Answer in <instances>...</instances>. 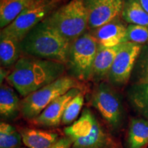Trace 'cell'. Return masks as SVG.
<instances>
[{
  "label": "cell",
  "mask_w": 148,
  "mask_h": 148,
  "mask_svg": "<svg viewBox=\"0 0 148 148\" xmlns=\"http://www.w3.org/2000/svg\"><path fill=\"white\" fill-rule=\"evenodd\" d=\"M33 0H0V27L5 28L12 23Z\"/></svg>",
  "instance_id": "cell-15"
},
{
  "label": "cell",
  "mask_w": 148,
  "mask_h": 148,
  "mask_svg": "<svg viewBox=\"0 0 148 148\" xmlns=\"http://www.w3.org/2000/svg\"><path fill=\"white\" fill-rule=\"evenodd\" d=\"M66 64L54 60L21 57L14 64L6 80L25 97L64 76Z\"/></svg>",
  "instance_id": "cell-1"
},
{
  "label": "cell",
  "mask_w": 148,
  "mask_h": 148,
  "mask_svg": "<svg viewBox=\"0 0 148 148\" xmlns=\"http://www.w3.org/2000/svg\"><path fill=\"white\" fill-rule=\"evenodd\" d=\"M142 46L131 42L122 43L107 77L111 84L123 85L128 82Z\"/></svg>",
  "instance_id": "cell-9"
},
{
  "label": "cell",
  "mask_w": 148,
  "mask_h": 148,
  "mask_svg": "<svg viewBox=\"0 0 148 148\" xmlns=\"http://www.w3.org/2000/svg\"><path fill=\"white\" fill-rule=\"evenodd\" d=\"M71 44L44 19L24 37L20 47L21 52L29 56L66 64Z\"/></svg>",
  "instance_id": "cell-2"
},
{
  "label": "cell",
  "mask_w": 148,
  "mask_h": 148,
  "mask_svg": "<svg viewBox=\"0 0 148 148\" xmlns=\"http://www.w3.org/2000/svg\"><path fill=\"white\" fill-rule=\"evenodd\" d=\"M19 100L12 88L1 84L0 89V113L2 116L12 118L17 114Z\"/></svg>",
  "instance_id": "cell-19"
},
{
  "label": "cell",
  "mask_w": 148,
  "mask_h": 148,
  "mask_svg": "<svg viewBox=\"0 0 148 148\" xmlns=\"http://www.w3.org/2000/svg\"><path fill=\"white\" fill-rule=\"evenodd\" d=\"M73 145L72 140L69 137L61 138L49 148H71Z\"/></svg>",
  "instance_id": "cell-25"
},
{
  "label": "cell",
  "mask_w": 148,
  "mask_h": 148,
  "mask_svg": "<svg viewBox=\"0 0 148 148\" xmlns=\"http://www.w3.org/2000/svg\"><path fill=\"white\" fill-rule=\"evenodd\" d=\"M98 44L97 39L90 33H84L71 42L66 64L70 76L83 81L92 78Z\"/></svg>",
  "instance_id": "cell-5"
},
{
  "label": "cell",
  "mask_w": 148,
  "mask_h": 148,
  "mask_svg": "<svg viewBox=\"0 0 148 148\" xmlns=\"http://www.w3.org/2000/svg\"><path fill=\"white\" fill-rule=\"evenodd\" d=\"M148 144V120L133 119L129 128V148H143Z\"/></svg>",
  "instance_id": "cell-16"
},
{
  "label": "cell",
  "mask_w": 148,
  "mask_h": 148,
  "mask_svg": "<svg viewBox=\"0 0 148 148\" xmlns=\"http://www.w3.org/2000/svg\"><path fill=\"white\" fill-rule=\"evenodd\" d=\"M21 50L20 42L7 37L0 38V60L3 66L15 64L20 58Z\"/></svg>",
  "instance_id": "cell-20"
},
{
  "label": "cell",
  "mask_w": 148,
  "mask_h": 148,
  "mask_svg": "<svg viewBox=\"0 0 148 148\" xmlns=\"http://www.w3.org/2000/svg\"><path fill=\"white\" fill-rule=\"evenodd\" d=\"M63 1V0H51V1H52V3H53V4H56L57 3H59L60 2V1Z\"/></svg>",
  "instance_id": "cell-29"
},
{
  "label": "cell",
  "mask_w": 148,
  "mask_h": 148,
  "mask_svg": "<svg viewBox=\"0 0 148 148\" xmlns=\"http://www.w3.org/2000/svg\"><path fill=\"white\" fill-rule=\"evenodd\" d=\"M100 1V0H84L85 5L86 6V8L88 6H90V5H92L93 3L97 2V1Z\"/></svg>",
  "instance_id": "cell-27"
},
{
  "label": "cell",
  "mask_w": 148,
  "mask_h": 148,
  "mask_svg": "<svg viewBox=\"0 0 148 148\" xmlns=\"http://www.w3.org/2000/svg\"><path fill=\"white\" fill-rule=\"evenodd\" d=\"M49 26L72 42L84 33L88 12L84 0H71L45 18Z\"/></svg>",
  "instance_id": "cell-3"
},
{
  "label": "cell",
  "mask_w": 148,
  "mask_h": 148,
  "mask_svg": "<svg viewBox=\"0 0 148 148\" xmlns=\"http://www.w3.org/2000/svg\"><path fill=\"white\" fill-rule=\"evenodd\" d=\"M80 92L79 88H73L56 98L39 115L33 119L34 123L42 126H58L62 122V116L68 103Z\"/></svg>",
  "instance_id": "cell-11"
},
{
  "label": "cell",
  "mask_w": 148,
  "mask_h": 148,
  "mask_svg": "<svg viewBox=\"0 0 148 148\" xmlns=\"http://www.w3.org/2000/svg\"><path fill=\"white\" fill-rule=\"evenodd\" d=\"M121 44L112 47H106L98 44L92 69V79L95 81L101 80L108 77L116 54L121 47Z\"/></svg>",
  "instance_id": "cell-13"
},
{
  "label": "cell",
  "mask_w": 148,
  "mask_h": 148,
  "mask_svg": "<svg viewBox=\"0 0 148 148\" xmlns=\"http://www.w3.org/2000/svg\"><path fill=\"white\" fill-rule=\"evenodd\" d=\"M91 103L111 126H119L123 108L119 96L110 85L106 82L98 85L92 95Z\"/></svg>",
  "instance_id": "cell-8"
},
{
  "label": "cell",
  "mask_w": 148,
  "mask_h": 148,
  "mask_svg": "<svg viewBox=\"0 0 148 148\" xmlns=\"http://www.w3.org/2000/svg\"><path fill=\"white\" fill-rule=\"evenodd\" d=\"M22 136L16 129L8 123L0 124V148H18L21 145Z\"/></svg>",
  "instance_id": "cell-21"
},
{
  "label": "cell",
  "mask_w": 148,
  "mask_h": 148,
  "mask_svg": "<svg viewBox=\"0 0 148 148\" xmlns=\"http://www.w3.org/2000/svg\"><path fill=\"white\" fill-rule=\"evenodd\" d=\"M134 43H148V27L143 25L130 24L126 28L125 42Z\"/></svg>",
  "instance_id": "cell-24"
},
{
  "label": "cell",
  "mask_w": 148,
  "mask_h": 148,
  "mask_svg": "<svg viewBox=\"0 0 148 148\" xmlns=\"http://www.w3.org/2000/svg\"><path fill=\"white\" fill-rule=\"evenodd\" d=\"M77 79L62 76L25 97L20 103L21 113L27 119H34L53 100L73 88H79Z\"/></svg>",
  "instance_id": "cell-4"
},
{
  "label": "cell",
  "mask_w": 148,
  "mask_h": 148,
  "mask_svg": "<svg viewBox=\"0 0 148 148\" xmlns=\"http://www.w3.org/2000/svg\"><path fill=\"white\" fill-rule=\"evenodd\" d=\"M132 76L134 84L148 82V43L142 46L135 62Z\"/></svg>",
  "instance_id": "cell-22"
},
{
  "label": "cell",
  "mask_w": 148,
  "mask_h": 148,
  "mask_svg": "<svg viewBox=\"0 0 148 148\" xmlns=\"http://www.w3.org/2000/svg\"><path fill=\"white\" fill-rule=\"evenodd\" d=\"M84 94L80 92L69 101L62 116V124L69 125L76 119L84 104Z\"/></svg>",
  "instance_id": "cell-23"
},
{
  "label": "cell",
  "mask_w": 148,
  "mask_h": 148,
  "mask_svg": "<svg viewBox=\"0 0 148 148\" xmlns=\"http://www.w3.org/2000/svg\"><path fill=\"white\" fill-rule=\"evenodd\" d=\"M22 141L28 148H49L58 140L56 133L36 129H23L20 132Z\"/></svg>",
  "instance_id": "cell-14"
},
{
  "label": "cell",
  "mask_w": 148,
  "mask_h": 148,
  "mask_svg": "<svg viewBox=\"0 0 148 148\" xmlns=\"http://www.w3.org/2000/svg\"><path fill=\"white\" fill-rule=\"evenodd\" d=\"M126 28L116 17L102 26L94 29L92 34L99 44L106 47H112L125 42Z\"/></svg>",
  "instance_id": "cell-12"
},
{
  "label": "cell",
  "mask_w": 148,
  "mask_h": 148,
  "mask_svg": "<svg viewBox=\"0 0 148 148\" xmlns=\"http://www.w3.org/2000/svg\"><path fill=\"white\" fill-rule=\"evenodd\" d=\"M122 0H100L87 7L88 27L94 29L118 17L121 13Z\"/></svg>",
  "instance_id": "cell-10"
},
{
  "label": "cell",
  "mask_w": 148,
  "mask_h": 148,
  "mask_svg": "<svg viewBox=\"0 0 148 148\" xmlns=\"http://www.w3.org/2000/svg\"><path fill=\"white\" fill-rule=\"evenodd\" d=\"M139 3L143 7V8L148 13V0H137Z\"/></svg>",
  "instance_id": "cell-26"
},
{
  "label": "cell",
  "mask_w": 148,
  "mask_h": 148,
  "mask_svg": "<svg viewBox=\"0 0 148 148\" xmlns=\"http://www.w3.org/2000/svg\"><path fill=\"white\" fill-rule=\"evenodd\" d=\"M121 14L127 23L148 27V13L137 0H128L123 3Z\"/></svg>",
  "instance_id": "cell-17"
},
{
  "label": "cell",
  "mask_w": 148,
  "mask_h": 148,
  "mask_svg": "<svg viewBox=\"0 0 148 148\" xmlns=\"http://www.w3.org/2000/svg\"><path fill=\"white\" fill-rule=\"evenodd\" d=\"M127 96L133 107L148 118V82L134 84L129 89Z\"/></svg>",
  "instance_id": "cell-18"
},
{
  "label": "cell",
  "mask_w": 148,
  "mask_h": 148,
  "mask_svg": "<svg viewBox=\"0 0 148 148\" xmlns=\"http://www.w3.org/2000/svg\"><path fill=\"white\" fill-rule=\"evenodd\" d=\"M54 6L51 0H33L10 25L1 29L0 38L7 37L20 42L31 29L49 15Z\"/></svg>",
  "instance_id": "cell-6"
},
{
  "label": "cell",
  "mask_w": 148,
  "mask_h": 148,
  "mask_svg": "<svg viewBox=\"0 0 148 148\" xmlns=\"http://www.w3.org/2000/svg\"><path fill=\"white\" fill-rule=\"evenodd\" d=\"M9 75L8 72L5 71L4 69H3L2 68L1 69V83L3 81V79L4 78V77H7V76Z\"/></svg>",
  "instance_id": "cell-28"
},
{
  "label": "cell",
  "mask_w": 148,
  "mask_h": 148,
  "mask_svg": "<svg viewBox=\"0 0 148 148\" xmlns=\"http://www.w3.org/2000/svg\"><path fill=\"white\" fill-rule=\"evenodd\" d=\"M64 133L72 140V148H100L106 140L99 122L88 108L78 120L64 128Z\"/></svg>",
  "instance_id": "cell-7"
}]
</instances>
